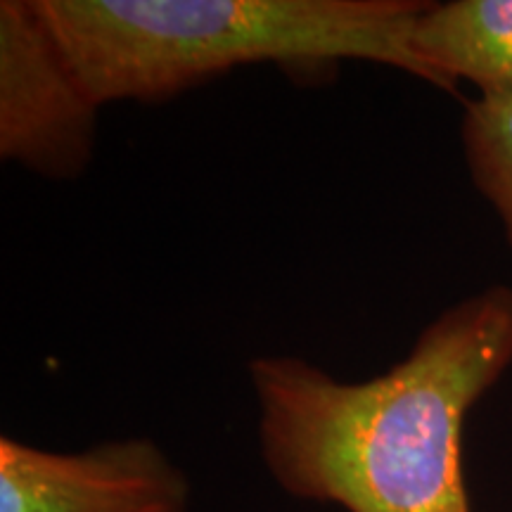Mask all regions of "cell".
Segmentation results:
<instances>
[{"label":"cell","mask_w":512,"mask_h":512,"mask_svg":"<svg viewBox=\"0 0 512 512\" xmlns=\"http://www.w3.org/2000/svg\"><path fill=\"white\" fill-rule=\"evenodd\" d=\"M460 133L472 181L496 209L512 247V95L467 100Z\"/></svg>","instance_id":"cell-6"},{"label":"cell","mask_w":512,"mask_h":512,"mask_svg":"<svg viewBox=\"0 0 512 512\" xmlns=\"http://www.w3.org/2000/svg\"><path fill=\"white\" fill-rule=\"evenodd\" d=\"M102 107L162 102L275 64L292 76L375 62L430 83L413 50L422 0H36Z\"/></svg>","instance_id":"cell-2"},{"label":"cell","mask_w":512,"mask_h":512,"mask_svg":"<svg viewBox=\"0 0 512 512\" xmlns=\"http://www.w3.org/2000/svg\"><path fill=\"white\" fill-rule=\"evenodd\" d=\"M512 366V287L460 299L403 361L344 382L290 354L256 356L261 458L299 501L347 512H470L467 413Z\"/></svg>","instance_id":"cell-1"},{"label":"cell","mask_w":512,"mask_h":512,"mask_svg":"<svg viewBox=\"0 0 512 512\" xmlns=\"http://www.w3.org/2000/svg\"><path fill=\"white\" fill-rule=\"evenodd\" d=\"M413 50L434 88L458 93L467 81L479 95H512V0L427 3Z\"/></svg>","instance_id":"cell-5"},{"label":"cell","mask_w":512,"mask_h":512,"mask_svg":"<svg viewBox=\"0 0 512 512\" xmlns=\"http://www.w3.org/2000/svg\"><path fill=\"white\" fill-rule=\"evenodd\" d=\"M102 105L36 0L0 3V159L76 181L95 155Z\"/></svg>","instance_id":"cell-3"},{"label":"cell","mask_w":512,"mask_h":512,"mask_svg":"<svg viewBox=\"0 0 512 512\" xmlns=\"http://www.w3.org/2000/svg\"><path fill=\"white\" fill-rule=\"evenodd\" d=\"M190 479L157 441L81 451L0 439V512H190Z\"/></svg>","instance_id":"cell-4"}]
</instances>
